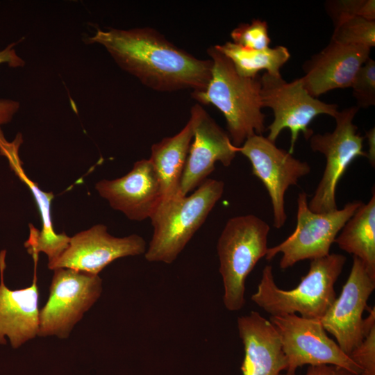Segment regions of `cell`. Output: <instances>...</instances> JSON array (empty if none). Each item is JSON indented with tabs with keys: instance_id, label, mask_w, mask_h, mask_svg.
Listing matches in <instances>:
<instances>
[{
	"instance_id": "15",
	"label": "cell",
	"mask_w": 375,
	"mask_h": 375,
	"mask_svg": "<svg viewBox=\"0 0 375 375\" xmlns=\"http://www.w3.org/2000/svg\"><path fill=\"white\" fill-rule=\"evenodd\" d=\"M238 153L228 134L203 109L197 122L180 183V193L187 196L214 171L217 162L228 167Z\"/></svg>"
},
{
	"instance_id": "7",
	"label": "cell",
	"mask_w": 375,
	"mask_h": 375,
	"mask_svg": "<svg viewBox=\"0 0 375 375\" xmlns=\"http://www.w3.org/2000/svg\"><path fill=\"white\" fill-rule=\"evenodd\" d=\"M362 203L356 200L346 203L341 209L317 213L310 210L307 194L299 192L294 231L280 244L269 247L265 259L270 261L281 253L279 266L285 269L303 260L328 256L337 235Z\"/></svg>"
},
{
	"instance_id": "9",
	"label": "cell",
	"mask_w": 375,
	"mask_h": 375,
	"mask_svg": "<svg viewBox=\"0 0 375 375\" xmlns=\"http://www.w3.org/2000/svg\"><path fill=\"white\" fill-rule=\"evenodd\" d=\"M53 271L48 300L40 310L38 336L66 339L100 297L102 280L99 275L70 268Z\"/></svg>"
},
{
	"instance_id": "25",
	"label": "cell",
	"mask_w": 375,
	"mask_h": 375,
	"mask_svg": "<svg viewBox=\"0 0 375 375\" xmlns=\"http://www.w3.org/2000/svg\"><path fill=\"white\" fill-rule=\"evenodd\" d=\"M231 37L233 43L249 49H266L270 43L267 23L258 19L239 24L231 31Z\"/></svg>"
},
{
	"instance_id": "13",
	"label": "cell",
	"mask_w": 375,
	"mask_h": 375,
	"mask_svg": "<svg viewBox=\"0 0 375 375\" xmlns=\"http://www.w3.org/2000/svg\"><path fill=\"white\" fill-rule=\"evenodd\" d=\"M375 288V281L364 264L353 256V264L340 296L320 319L325 331L336 340L340 349L349 355L364 338V318L367 301Z\"/></svg>"
},
{
	"instance_id": "16",
	"label": "cell",
	"mask_w": 375,
	"mask_h": 375,
	"mask_svg": "<svg viewBox=\"0 0 375 375\" xmlns=\"http://www.w3.org/2000/svg\"><path fill=\"white\" fill-rule=\"evenodd\" d=\"M370 51L367 47L331 40L303 65L301 79L304 88L315 98L334 89L351 88L358 71L370 58Z\"/></svg>"
},
{
	"instance_id": "28",
	"label": "cell",
	"mask_w": 375,
	"mask_h": 375,
	"mask_svg": "<svg viewBox=\"0 0 375 375\" xmlns=\"http://www.w3.org/2000/svg\"><path fill=\"white\" fill-rule=\"evenodd\" d=\"M16 43H11L0 51V65L6 63L10 67H18L25 65V62L17 54L14 48ZM19 108V103L10 99H0V126L12 119Z\"/></svg>"
},
{
	"instance_id": "6",
	"label": "cell",
	"mask_w": 375,
	"mask_h": 375,
	"mask_svg": "<svg viewBox=\"0 0 375 375\" xmlns=\"http://www.w3.org/2000/svg\"><path fill=\"white\" fill-rule=\"evenodd\" d=\"M262 107L272 110L274 120L266 128L267 138L275 142L284 128L291 133L288 152H294L299 133L306 140L314 133L308 126L318 115H327L333 118L339 110L335 103H328L311 96L306 90L301 78L291 82L285 81L281 74L267 72L260 76Z\"/></svg>"
},
{
	"instance_id": "20",
	"label": "cell",
	"mask_w": 375,
	"mask_h": 375,
	"mask_svg": "<svg viewBox=\"0 0 375 375\" xmlns=\"http://www.w3.org/2000/svg\"><path fill=\"white\" fill-rule=\"evenodd\" d=\"M203 107H192L190 117L177 134L163 138L151 147V161L158 176L161 191V203L183 197L180 193L181 176L191 144L194 128Z\"/></svg>"
},
{
	"instance_id": "26",
	"label": "cell",
	"mask_w": 375,
	"mask_h": 375,
	"mask_svg": "<svg viewBox=\"0 0 375 375\" xmlns=\"http://www.w3.org/2000/svg\"><path fill=\"white\" fill-rule=\"evenodd\" d=\"M351 88L359 109L375 104V61L373 59L369 58L361 66Z\"/></svg>"
},
{
	"instance_id": "22",
	"label": "cell",
	"mask_w": 375,
	"mask_h": 375,
	"mask_svg": "<svg viewBox=\"0 0 375 375\" xmlns=\"http://www.w3.org/2000/svg\"><path fill=\"white\" fill-rule=\"evenodd\" d=\"M215 47L230 59L240 75L247 78L258 76L261 70L272 74H281L280 69L290 58L288 49L284 46L254 50L226 42Z\"/></svg>"
},
{
	"instance_id": "11",
	"label": "cell",
	"mask_w": 375,
	"mask_h": 375,
	"mask_svg": "<svg viewBox=\"0 0 375 375\" xmlns=\"http://www.w3.org/2000/svg\"><path fill=\"white\" fill-rule=\"evenodd\" d=\"M238 152L248 158L253 174L264 184L271 200L273 226L281 228L287 219L285 192L310 172V166L278 148L262 135L254 134L248 138L238 147Z\"/></svg>"
},
{
	"instance_id": "21",
	"label": "cell",
	"mask_w": 375,
	"mask_h": 375,
	"mask_svg": "<svg viewBox=\"0 0 375 375\" xmlns=\"http://www.w3.org/2000/svg\"><path fill=\"white\" fill-rule=\"evenodd\" d=\"M334 243L345 252L358 258L369 276L375 281V193L362 203L347 220Z\"/></svg>"
},
{
	"instance_id": "3",
	"label": "cell",
	"mask_w": 375,
	"mask_h": 375,
	"mask_svg": "<svg viewBox=\"0 0 375 375\" xmlns=\"http://www.w3.org/2000/svg\"><path fill=\"white\" fill-rule=\"evenodd\" d=\"M346 260L340 253L311 260L308 273L289 290L276 285L272 267L266 265L251 300L271 316L299 313L304 318L320 319L336 299L334 285Z\"/></svg>"
},
{
	"instance_id": "24",
	"label": "cell",
	"mask_w": 375,
	"mask_h": 375,
	"mask_svg": "<svg viewBox=\"0 0 375 375\" xmlns=\"http://www.w3.org/2000/svg\"><path fill=\"white\" fill-rule=\"evenodd\" d=\"M369 314L364 319V338L349 354L362 369L359 375H375V309L367 308Z\"/></svg>"
},
{
	"instance_id": "1",
	"label": "cell",
	"mask_w": 375,
	"mask_h": 375,
	"mask_svg": "<svg viewBox=\"0 0 375 375\" xmlns=\"http://www.w3.org/2000/svg\"><path fill=\"white\" fill-rule=\"evenodd\" d=\"M88 40L102 45L122 69L156 91H202L211 78L210 59L193 56L151 28L99 29Z\"/></svg>"
},
{
	"instance_id": "29",
	"label": "cell",
	"mask_w": 375,
	"mask_h": 375,
	"mask_svg": "<svg viewBox=\"0 0 375 375\" xmlns=\"http://www.w3.org/2000/svg\"><path fill=\"white\" fill-rule=\"evenodd\" d=\"M281 375V374H279ZM306 375H354L349 371L331 365L310 366Z\"/></svg>"
},
{
	"instance_id": "12",
	"label": "cell",
	"mask_w": 375,
	"mask_h": 375,
	"mask_svg": "<svg viewBox=\"0 0 375 375\" xmlns=\"http://www.w3.org/2000/svg\"><path fill=\"white\" fill-rule=\"evenodd\" d=\"M144 239L137 235L118 238L106 226L97 224L70 237L67 248L48 268H70L99 275L112 261L146 252Z\"/></svg>"
},
{
	"instance_id": "23",
	"label": "cell",
	"mask_w": 375,
	"mask_h": 375,
	"mask_svg": "<svg viewBox=\"0 0 375 375\" xmlns=\"http://www.w3.org/2000/svg\"><path fill=\"white\" fill-rule=\"evenodd\" d=\"M332 41L344 44L375 46V20L361 17H350L340 19L334 25Z\"/></svg>"
},
{
	"instance_id": "27",
	"label": "cell",
	"mask_w": 375,
	"mask_h": 375,
	"mask_svg": "<svg viewBox=\"0 0 375 375\" xmlns=\"http://www.w3.org/2000/svg\"><path fill=\"white\" fill-rule=\"evenodd\" d=\"M325 8L334 25L342 19L355 16L375 20L374 0L328 1Z\"/></svg>"
},
{
	"instance_id": "18",
	"label": "cell",
	"mask_w": 375,
	"mask_h": 375,
	"mask_svg": "<svg viewBox=\"0 0 375 375\" xmlns=\"http://www.w3.org/2000/svg\"><path fill=\"white\" fill-rule=\"evenodd\" d=\"M22 142L20 133L13 141L8 142L0 128V154L8 159L12 170L31 192L41 217L42 230L39 231L30 224L29 238L24 242V247L31 256L38 255L40 252L45 253L48 258V264H51L67 248L70 237L65 232L58 233L54 229L51 210L53 194L41 190L24 170L19 156Z\"/></svg>"
},
{
	"instance_id": "8",
	"label": "cell",
	"mask_w": 375,
	"mask_h": 375,
	"mask_svg": "<svg viewBox=\"0 0 375 375\" xmlns=\"http://www.w3.org/2000/svg\"><path fill=\"white\" fill-rule=\"evenodd\" d=\"M359 108L351 106L339 111L332 132L312 134L308 139L310 149L323 154L326 165L315 193L308 202L310 210L325 213L338 209L335 193L338 184L353 160L367 157L362 150L364 137L358 132L353 120Z\"/></svg>"
},
{
	"instance_id": "30",
	"label": "cell",
	"mask_w": 375,
	"mask_h": 375,
	"mask_svg": "<svg viewBox=\"0 0 375 375\" xmlns=\"http://www.w3.org/2000/svg\"><path fill=\"white\" fill-rule=\"evenodd\" d=\"M365 137L367 139L369 149L367 153V158L369 159L372 165L375 163V131L374 127L366 132Z\"/></svg>"
},
{
	"instance_id": "17",
	"label": "cell",
	"mask_w": 375,
	"mask_h": 375,
	"mask_svg": "<svg viewBox=\"0 0 375 375\" xmlns=\"http://www.w3.org/2000/svg\"><path fill=\"white\" fill-rule=\"evenodd\" d=\"M6 251H0V344L8 337L13 349L38 336L39 331V289L37 266L38 255H33L34 275L31 285L10 290L4 282Z\"/></svg>"
},
{
	"instance_id": "5",
	"label": "cell",
	"mask_w": 375,
	"mask_h": 375,
	"mask_svg": "<svg viewBox=\"0 0 375 375\" xmlns=\"http://www.w3.org/2000/svg\"><path fill=\"white\" fill-rule=\"evenodd\" d=\"M269 224L249 214L229 219L217 241L219 273L224 285L223 301L229 311L245 304V282L257 262L265 256Z\"/></svg>"
},
{
	"instance_id": "2",
	"label": "cell",
	"mask_w": 375,
	"mask_h": 375,
	"mask_svg": "<svg viewBox=\"0 0 375 375\" xmlns=\"http://www.w3.org/2000/svg\"><path fill=\"white\" fill-rule=\"evenodd\" d=\"M207 53L212 62L211 78L205 90L193 92L192 97L221 111L233 144L240 147L250 136L262 135L266 130L260 76H242L230 59L215 46L208 47Z\"/></svg>"
},
{
	"instance_id": "4",
	"label": "cell",
	"mask_w": 375,
	"mask_h": 375,
	"mask_svg": "<svg viewBox=\"0 0 375 375\" xmlns=\"http://www.w3.org/2000/svg\"><path fill=\"white\" fill-rule=\"evenodd\" d=\"M224 183L207 178L192 193L159 205L150 219L153 228L144 253L149 262H173L222 197Z\"/></svg>"
},
{
	"instance_id": "14",
	"label": "cell",
	"mask_w": 375,
	"mask_h": 375,
	"mask_svg": "<svg viewBox=\"0 0 375 375\" xmlns=\"http://www.w3.org/2000/svg\"><path fill=\"white\" fill-rule=\"evenodd\" d=\"M95 189L112 208L132 221L151 219L162 201L160 184L149 159L136 161L120 178L98 181Z\"/></svg>"
},
{
	"instance_id": "10",
	"label": "cell",
	"mask_w": 375,
	"mask_h": 375,
	"mask_svg": "<svg viewBox=\"0 0 375 375\" xmlns=\"http://www.w3.org/2000/svg\"><path fill=\"white\" fill-rule=\"evenodd\" d=\"M269 321L279 335L287 360L285 375H295L304 365H331L354 375L361 373L360 366L328 336L319 319L290 314L271 316Z\"/></svg>"
},
{
	"instance_id": "19",
	"label": "cell",
	"mask_w": 375,
	"mask_h": 375,
	"mask_svg": "<svg viewBox=\"0 0 375 375\" xmlns=\"http://www.w3.org/2000/svg\"><path fill=\"white\" fill-rule=\"evenodd\" d=\"M239 335L244 345L243 375H279L287 360L279 335L269 321L256 311L238 318Z\"/></svg>"
}]
</instances>
